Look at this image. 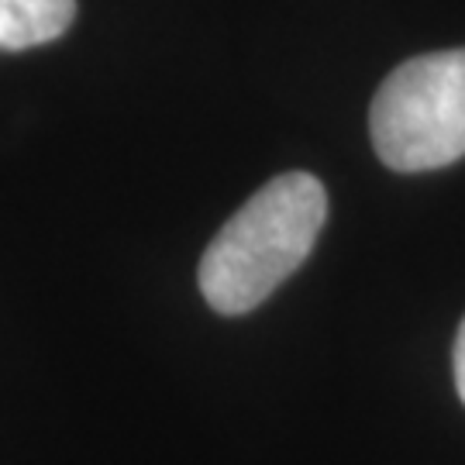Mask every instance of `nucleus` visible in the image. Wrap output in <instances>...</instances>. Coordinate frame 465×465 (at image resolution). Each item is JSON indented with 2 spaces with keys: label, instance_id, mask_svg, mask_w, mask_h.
<instances>
[{
  "label": "nucleus",
  "instance_id": "nucleus-1",
  "mask_svg": "<svg viewBox=\"0 0 465 465\" xmlns=\"http://www.w3.org/2000/svg\"><path fill=\"white\" fill-rule=\"evenodd\" d=\"M328 221V193L311 173H282L234 211L200 259V293L211 311H255L297 272Z\"/></svg>",
  "mask_w": 465,
  "mask_h": 465
},
{
  "label": "nucleus",
  "instance_id": "nucleus-2",
  "mask_svg": "<svg viewBox=\"0 0 465 465\" xmlns=\"http://www.w3.org/2000/svg\"><path fill=\"white\" fill-rule=\"evenodd\" d=\"M372 149L397 173H428L465 155V49L417 55L372 97Z\"/></svg>",
  "mask_w": 465,
  "mask_h": 465
},
{
  "label": "nucleus",
  "instance_id": "nucleus-3",
  "mask_svg": "<svg viewBox=\"0 0 465 465\" xmlns=\"http://www.w3.org/2000/svg\"><path fill=\"white\" fill-rule=\"evenodd\" d=\"M76 21V0H0V52L49 45Z\"/></svg>",
  "mask_w": 465,
  "mask_h": 465
},
{
  "label": "nucleus",
  "instance_id": "nucleus-4",
  "mask_svg": "<svg viewBox=\"0 0 465 465\" xmlns=\"http://www.w3.org/2000/svg\"><path fill=\"white\" fill-rule=\"evenodd\" d=\"M451 366H455V390L465 403V317L459 324V338H455V355H451Z\"/></svg>",
  "mask_w": 465,
  "mask_h": 465
}]
</instances>
